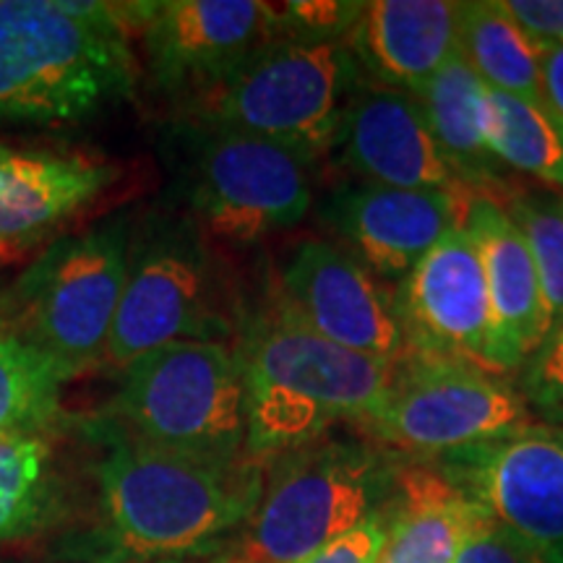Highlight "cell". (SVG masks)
<instances>
[{"label": "cell", "mask_w": 563, "mask_h": 563, "mask_svg": "<svg viewBox=\"0 0 563 563\" xmlns=\"http://www.w3.org/2000/svg\"><path fill=\"white\" fill-rule=\"evenodd\" d=\"M91 475V563L199 561L222 553L256 509L266 462L165 452L110 426Z\"/></svg>", "instance_id": "1"}, {"label": "cell", "mask_w": 563, "mask_h": 563, "mask_svg": "<svg viewBox=\"0 0 563 563\" xmlns=\"http://www.w3.org/2000/svg\"><path fill=\"white\" fill-rule=\"evenodd\" d=\"M245 397V456L269 462L334 426L368 428L389 399L394 363L323 340L274 292L238 323Z\"/></svg>", "instance_id": "2"}, {"label": "cell", "mask_w": 563, "mask_h": 563, "mask_svg": "<svg viewBox=\"0 0 563 563\" xmlns=\"http://www.w3.org/2000/svg\"><path fill=\"white\" fill-rule=\"evenodd\" d=\"M133 3L0 0V123H81L131 95Z\"/></svg>", "instance_id": "3"}, {"label": "cell", "mask_w": 563, "mask_h": 563, "mask_svg": "<svg viewBox=\"0 0 563 563\" xmlns=\"http://www.w3.org/2000/svg\"><path fill=\"white\" fill-rule=\"evenodd\" d=\"M399 456L327 433L266 462L264 488L217 563H302L389 504Z\"/></svg>", "instance_id": "4"}, {"label": "cell", "mask_w": 563, "mask_h": 563, "mask_svg": "<svg viewBox=\"0 0 563 563\" xmlns=\"http://www.w3.org/2000/svg\"><path fill=\"white\" fill-rule=\"evenodd\" d=\"M357 87L347 40L279 37L183 104V121L274 141L316 162L332 152Z\"/></svg>", "instance_id": "5"}, {"label": "cell", "mask_w": 563, "mask_h": 563, "mask_svg": "<svg viewBox=\"0 0 563 563\" xmlns=\"http://www.w3.org/2000/svg\"><path fill=\"white\" fill-rule=\"evenodd\" d=\"M167 136L186 217L207 243L249 249L311 209L313 162L290 146L191 121Z\"/></svg>", "instance_id": "6"}, {"label": "cell", "mask_w": 563, "mask_h": 563, "mask_svg": "<svg viewBox=\"0 0 563 563\" xmlns=\"http://www.w3.org/2000/svg\"><path fill=\"white\" fill-rule=\"evenodd\" d=\"M112 426L165 452L235 462L245 456V397L235 347L175 342L121 371Z\"/></svg>", "instance_id": "7"}, {"label": "cell", "mask_w": 563, "mask_h": 563, "mask_svg": "<svg viewBox=\"0 0 563 563\" xmlns=\"http://www.w3.org/2000/svg\"><path fill=\"white\" fill-rule=\"evenodd\" d=\"M230 313L209 243L186 214L133 222L129 269L104 363L123 371L136 357L175 342L230 344Z\"/></svg>", "instance_id": "8"}, {"label": "cell", "mask_w": 563, "mask_h": 563, "mask_svg": "<svg viewBox=\"0 0 563 563\" xmlns=\"http://www.w3.org/2000/svg\"><path fill=\"white\" fill-rule=\"evenodd\" d=\"M517 384L452 357L407 352L394 363L384 410L363 433L391 454L418 462L477 446L530 426Z\"/></svg>", "instance_id": "9"}, {"label": "cell", "mask_w": 563, "mask_h": 563, "mask_svg": "<svg viewBox=\"0 0 563 563\" xmlns=\"http://www.w3.org/2000/svg\"><path fill=\"white\" fill-rule=\"evenodd\" d=\"M133 220L110 217L47 249L24 285V334L74 378L104 363L129 269Z\"/></svg>", "instance_id": "10"}, {"label": "cell", "mask_w": 563, "mask_h": 563, "mask_svg": "<svg viewBox=\"0 0 563 563\" xmlns=\"http://www.w3.org/2000/svg\"><path fill=\"white\" fill-rule=\"evenodd\" d=\"M543 563H563V428L530 422L428 460Z\"/></svg>", "instance_id": "11"}, {"label": "cell", "mask_w": 563, "mask_h": 563, "mask_svg": "<svg viewBox=\"0 0 563 563\" xmlns=\"http://www.w3.org/2000/svg\"><path fill=\"white\" fill-rule=\"evenodd\" d=\"M133 34L152 81L183 104L222 81L266 42L279 40L277 3L159 0L133 5Z\"/></svg>", "instance_id": "12"}, {"label": "cell", "mask_w": 563, "mask_h": 563, "mask_svg": "<svg viewBox=\"0 0 563 563\" xmlns=\"http://www.w3.org/2000/svg\"><path fill=\"white\" fill-rule=\"evenodd\" d=\"M394 292L407 352L509 373L498 350L481 256L464 224L449 230Z\"/></svg>", "instance_id": "13"}, {"label": "cell", "mask_w": 563, "mask_h": 563, "mask_svg": "<svg viewBox=\"0 0 563 563\" xmlns=\"http://www.w3.org/2000/svg\"><path fill=\"white\" fill-rule=\"evenodd\" d=\"M277 295L295 319L340 347L389 363L407 355L397 292L336 243L295 245Z\"/></svg>", "instance_id": "14"}, {"label": "cell", "mask_w": 563, "mask_h": 563, "mask_svg": "<svg viewBox=\"0 0 563 563\" xmlns=\"http://www.w3.org/2000/svg\"><path fill=\"white\" fill-rule=\"evenodd\" d=\"M470 194L407 191L347 183L323 196L319 220L336 245L382 282L399 285L452 228L464 224Z\"/></svg>", "instance_id": "15"}, {"label": "cell", "mask_w": 563, "mask_h": 563, "mask_svg": "<svg viewBox=\"0 0 563 563\" xmlns=\"http://www.w3.org/2000/svg\"><path fill=\"white\" fill-rule=\"evenodd\" d=\"M332 150L340 152L342 165L363 183L407 191L467 194L441 157L418 97L407 91L361 84L344 108Z\"/></svg>", "instance_id": "16"}, {"label": "cell", "mask_w": 563, "mask_h": 563, "mask_svg": "<svg viewBox=\"0 0 563 563\" xmlns=\"http://www.w3.org/2000/svg\"><path fill=\"white\" fill-rule=\"evenodd\" d=\"M115 167L79 152L0 144V262L55 235L115 180Z\"/></svg>", "instance_id": "17"}, {"label": "cell", "mask_w": 563, "mask_h": 563, "mask_svg": "<svg viewBox=\"0 0 563 563\" xmlns=\"http://www.w3.org/2000/svg\"><path fill=\"white\" fill-rule=\"evenodd\" d=\"M357 66L376 84L418 95L456 53L452 0H373L347 34Z\"/></svg>", "instance_id": "18"}, {"label": "cell", "mask_w": 563, "mask_h": 563, "mask_svg": "<svg viewBox=\"0 0 563 563\" xmlns=\"http://www.w3.org/2000/svg\"><path fill=\"white\" fill-rule=\"evenodd\" d=\"M464 228L481 256L504 365L517 371L551 329L530 249L501 203L488 196L470 199Z\"/></svg>", "instance_id": "19"}, {"label": "cell", "mask_w": 563, "mask_h": 563, "mask_svg": "<svg viewBox=\"0 0 563 563\" xmlns=\"http://www.w3.org/2000/svg\"><path fill=\"white\" fill-rule=\"evenodd\" d=\"M475 509L431 462L399 460L378 563H454Z\"/></svg>", "instance_id": "20"}, {"label": "cell", "mask_w": 563, "mask_h": 563, "mask_svg": "<svg viewBox=\"0 0 563 563\" xmlns=\"http://www.w3.org/2000/svg\"><path fill=\"white\" fill-rule=\"evenodd\" d=\"M485 95L488 87L477 79L462 55L454 53L452 60L415 97L441 157L464 191L498 201L511 183L506 178V167L498 165L485 141Z\"/></svg>", "instance_id": "21"}, {"label": "cell", "mask_w": 563, "mask_h": 563, "mask_svg": "<svg viewBox=\"0 0 563 563\" xmlns=\"http://www.w3.org/2000/svg\"><path fill=\"white\" fill-rule=\"evenodd\" d=\"M543 47L545 42L506 11L504 0L456 3V53L488 89L540 102Z\"/></svg>", "instance_id": "22"}, {"label": "cell", "mask_w": 563, "mask_h": 563, "mask_svg": "<svg viewBox=\"0 0 563 563\" xmlns=\"http://www.w3.org/2000/svg\"><path fill=\"white\" fill-rule=\"evenodd\" d=\"M58 496L60 473L47 428L0 433V545L40 530Z\"/></svg>", "instance_id": "23"}, {"label": "cell", "mask_w": 563, "mask_h": 563, "mask_svg": "<svg viewBox=\"0 0 563 563\" xmlns=\"http://www.w3.org/2000/svg\"><path fill=\"white\" fill-rule=\"evenodd\" d=\"M485 141L501 167L563 186V125L543 102L488 89Z\"/></svg>", "instance_id": "24"}, {"label": "cell", "mask_w": 563, "mask_h": 563, "mask_svg": "<svg viewBox=\"0 0 563 563\" xmlns=\"http://www.w3.org/2000/svg\"><path fill=\"white\" fill-rule=\"evenodd\" d=\"M68 378L24 334L0 332V433L47 428Z\"/></svg>", "instance_id": "25"}, {"label": "cell", "mask_w": 563, "mask_h": 563, "mask_svg": "<svg viewBox=\"0 0 563 563\" xmlns=\"http://www.w3.org/2000/svg\"><path fill=\"white\" fill-rule=\"evenodd\" d=\"M498 203L530 249L548 319L559 321L563 316V194L511 183Z\"/></svg>", "instance_id": "26"}, {"label": "cell", "mask_w": 563, "mask_h": 563, "mask_svg": "<svg viewBox=\"0 0 563 563\" xmlns=\"http://www.w3.org/2000/svg\"><path fill=\"white\" fill-rule=\"evenodd\" d=\"M519 368L517 389L532 418L538 415L545 426L563 428V316L551 323L543 342Z\"/></svg>", "instance_id": "27"}, {"label": "cell", "mask_w": 563, "mask_h": 563, "mask_svg": "<svg viewBox=\"0 0 563 563\" xmlns=\"http://www.w3.org/2000/svg\"><path fill=\"white\" fill-rule=\"evenodd\" d=\"M363 3L357 0H290L277 5L279 37L347 40Z\"/></svg>", "instance_id": "28"}, {"label": "cell", "mask_w": 563, "mask_h": 563, "mask_svg": "<svg viewBox=\"0 0 563 563\" xmlns=\"http://www.w3.org/2000/svg\"><path fill=\"white\" fill-rule=\"evenodd\" d=\"M454 563H543L477 506Z\"/></svg>", "instance_id": "29"}, {"label": "cell", "mask_w": 563, "mask_h": 563, "mask_svg": "<svg viewBox=\"0 0 563 563\" xmlns=\"http://www.w3.org/2000/svg\"><path fill=\"white\" fill-rule=\"evenodd\" d=\"M386 509L389 504L302 563H378L386 540Z\"/></svg>", "instance_id": "30"}, {"label": "cell", "mask_w": 563, "mask_h": 563, "mask_svg": "<svg viewBox=\"0 0 563 563\" xmlns=\"http://www.w3.org/2000/svg\"><path fill=\"white\" fill-rule=\"evenodd\" d=\"M504 5L534 40L563 42V0H504Z\"/></svg>", "instance_id": "31"}, {"label": "cell", "mask_w": 563, "mask_h": 563, "mask_svg": "<svg viewBox=\"0 0 563 563\" xmlns=\"http://www.w3.org/2000/svg\"><path fill=\"white\" fill-rule=\"evenodd\" d=\"M540 102L563 125V42H545L540 58Z\"/></svg>", "instance_id": "32"}, {"label": "cell", "mask_w": 563, "mask_h": 563, "mask_svg": "<svg viewBox=\"0 0 563 563\" xmlns=\"http://www.w3.org/2000/svg\"><path fill=\"white\" fill-rule=\"evenodd\" d=\"M162 563H196V561H162Z\"/></svg>", "instance_id": "33"}]
</instances>
